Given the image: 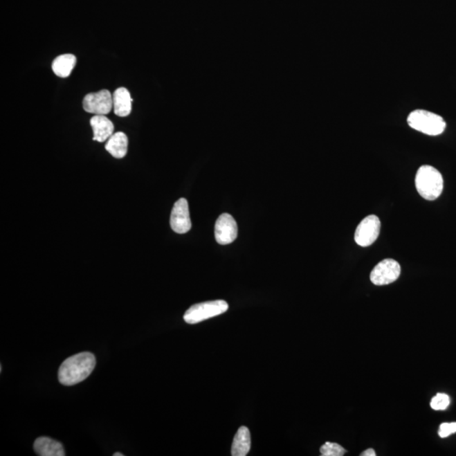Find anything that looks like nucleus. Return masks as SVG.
I'll list each match as a JSON object with an SVG mask.
<instances>
[{"label":"nucleus","mask_w":456,"mask_h":456,"mask_svg":"<svg viewBox=\"0 0 456 456\" xmlns=\"http://www.w3.org/2000/svg\"><path fill=\"white\" fill-rule=\"evenodd\" d=\"M95 366V358L91 352L70 356L61 364L59 370V381L66 386L75 385L85 381L93 373Z\"/></svg>","instance_id":"1"},{"label":"nucleus","mask_w":456,"mask_h":456,"mask_svg":"<svg viewBox=\"0 0 456 456\" xmlns=\"http://www.w3.org/2000/svg\"><path fill=\"white\" fill-rule=\"evenodd\" d=\"M114 113L118 117H127L132 110V98L125 87L118 88L113 95Z\"/></svg>","instance_id":"11"},{"label":"nucleus","mask_w":456,"mask_h":456,"mask_svg":"<svg viewBox=\"0 0 456 456\" xmlns=\"http://www.w3.org/2000/svg\"><path fill=\"white\" fill-rule=\"evenodd\" d=\"M455 432H456V423H446L440 425L439 435L441 438H446V437L455 434Z\"/></svg>","instance_id":"18"},{"label":"nucleus","mask_w":456,"mask_h":456,"mask_svg":"<svg viewBox=\"0 0 456 456\" xmlns=\"http://www.w3.org/2000/svg\"><path fill=\"white\" fill-rule=\"evenodd\" d=\"M408 122L417 131L432 136L441 135L446 128V122L441 116L423 109L412 111L408 115Z\"/></svg>","instance_id":"3"},{"label":"nucleus","mask_w":456,"mask_h":456,"mask_svg":"<svg viewBox=\"0 0 456 456\" xmlns=\"http://www.w3.org/2000/svg\"><path fill=\"white\" fill-rule=\"evenodd\" d=\"M401 275L400 264L392 259L379 262L370 274V281L376 286L392 284Z\"/></svg>","instance_id":"5"},{"label":"nucleus","mask_w":456,"mask_h":456,"mask_svg":"<svg viewBox=\"0 0 456 456\" xmlns=\"http://www.w3.org/2000/svg\"><path fill=\"white\" fill-rule=\"evenodd\" d=\"M229 306L224 300H216L201 302V304L191 306L185 313L183 320L188 324L194 325L220 316L228 311Z\"/></svg>","instance_id":"4"},{"label":"nucleus","mask_w":456,"mask_h":456,"mask_svg":"<svg viewBox=\"0 0 456 456\" xmlns=\"http://www.w3.org/2000/svg\"><path fill=\"white\" fill-rule=\"evenodd\" d=\"M124 454L120 453V452H117V453L113 454V456H124Z\"/></svg>","instance_id":"20"},{"label":"nucleus","mask_w":456,"mask_h":456,"mask_svg":"<svg viewBox=\"0 0 456 456\" xmlns=\"http://www.w3.org/2000/svg\"><path fill=\"white\" fill-rule=\"evenodd\" d=\"M34 450L40 456H64L63 444L48 437H40L34 443Z\"/></svg>","instance_id":"12"},{"label":"nucleus","mask_w":456,"mask_h":456,"mask_svg":"<svg viewBox=\"0 0 456 456\" xmlns=\"http://www.w3.org/2000/svg\"><path fill=\"white\" fill-rule=\"evenodd\" d=\"M322 456H343L346 453V450L340 444L327 442L320 448Z\"/></svg>","instance_id":"16"},{"label":"nucleus","mask_w":456,"mask_h":456,"mask_svg":"<svg viewBox=\"0 0 456 456\" xmlns=\"http://www.w3.org/2000/svg\"><path fill=\"white\" fill-rule=\"evenodd\" d=\"M251 448L250 432L247 427H240L233 439L232 446V456H245Z\"/></svg>","instance_id":"14"},{"label":"nucleus","mask_w":456,"mask_h":456,"mask_svg":"<svg viewBox=\"0 0 456 456\" xmlns=\"http://www.w3.org/2000/svg\"><path fill=\"white\" fill-rule=\"evenodd\" d=\"M381 224L375 215L364 218L356 229L355 242L361 247H369L377 240Z\"/></svg>","instance_id":"6"},{"label":"nucleus","mask_w":456,"mask_h":456,"mask_svg":"<svg viewBox=\"0 0 456 456\" xmlns=\"http://www.w3.org/2000/svg\"><path fill=\"white\" fill-rule=\"evenodd\" d=\"M450 403V397L446 394L438 393L431 401V408L435 411H443L448 408Z\"/></svg>","instance_id":"17"},{"label":"nucleus","mask_w":456,"mask_h":456,"mask_svg":"<svg viewBox=\"0 0 456 456\" xmlns=\"http://www.w3.org/2000/svg\"><path fill=\"white\" fill-rule=\"evenodd\" d=\"M90 122L93 129V140L105 143L113 135V124L106 115H95L91 118Z\"/></svg>","instance_id":"10"},{"label":"nucleus","mask_w":456,"mask_h":456,"mask_svg":"<svg viewBox=\"0 0 456 456\" xmlns=\"http://www.w3.org/2000/svg\"><path fill=\"white\" fill-rule=\"evenodd\" d=\"M415 185L421 197L427 201H435L443 192L444 179L436 168L423 165L417 172Z\"/></svg>","instance_id":"2"},{"label":"nucleus","mask_w":456,"mask_h":456,"mask_svg":"<svg viewBox=\"0 0 456 456\" xmlns=\"http://www.w3.org/2000/svg\"><path fill=\"white\" fill-rule=\"evenodd\" d=\"M75 64L76 57L75 55H71V53L60 55L53 60L52 64L53 71L59 77H68L71 74Z\"/></svg>","instance_id":"15"},{"label":"nucleus","mask_w":456,"mask_h":456,"mask_svg":"<svg viewBox=\"0 0 456 456\" xmlns=\"http://www.w3.org/2000/svg\"><path fill=\"white\" fill-rule=\"evenodd\" d=\"M215 236L217 242L221 245L235 242L237 237V224L231 215L224 213L218 217L215 226Z\"/></svg>","instance_id":"9"},{"label":"nucleus","mask_w":456,"mask_h":456,"mask_svg":"<svg viewBox=\"0 0 456 456\" xmlns=\"http://www.w3.org/2000/svg\"><path fill=\"white\" fill-rule=\"evenodd\" d=\"M83 109L86 112L95 115L109 114L113 109V95L107 90L87 94L84 98Z\"/></svg>","instance_id":"7"},{"label":"nucleus","mask_w":456,"mask_h":456,"mask_svg":"<svg viewBox=\"0 0 456 456\" xmlns=\"http://www.w3.org/2000/svg\"><path fill=\"white\" fill-rule=\"evenodd\" d=\"M170 225L172 230L179 235H185L190 231L192 224L190 216L189 204L186 199L181 198L175 203L172 210Z\"/></svg>","instance_id":"8"},{"label":"nucleus","mask_w":456,"mask_h":456,"mask_svg":"<svg viewBox=\"0 0 456 456\" xmlns=\"http://www.w3.org/2000/svg\"><path fill=\"white\" fill-rule=\"evenodd\" d=\"M376 455V453H375V451L373 449H367L365 451H363V453L361 454V456H375Z\"/></svg>","instance_id":"19"},{"label":"nucleus","mask_w":456,"mask_h":456,"mask_svg":"<svg viewBox=\"0 0 456 456\" xmlns=\"http://www.w3.org/2000/svg\"><path fill=\"white\" fill-rule=\"evenodd\" d=\"M128 144L127 136L125 133L117 132L107 140L105 148L115 158L121 159L127 154Z\"/></svg>","instance_id":"13"}]
</instances>
